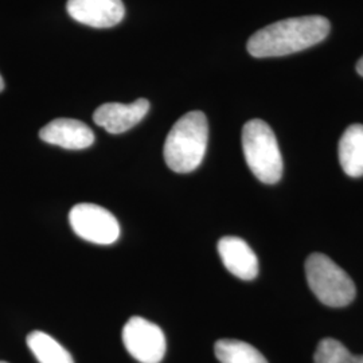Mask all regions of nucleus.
<instances>
[{
  "label": "nucleus",
  "instance_id": "obj_1",
  "mask_svg": "<svg viewBox=\"0 0 363 363\" xmlns=\"http://www.w3.org/2000/svg\"><path fill=\"white\" fill-rule=\"evenodd\" d=\"M330 28L328 19L319 15L283 19L255 33L247 40V52L256 58L301 52L327 38Z\"/></svg>",
  "mask_w": 363,
  "mask_h": 363
},
{
  "label": "nucleus",
  "instance_id": "obj_2",
  "mask_svg": "<svg viewBox=\"0 0 363 363\" xmlns=\"http://www.w3.org/2000/svg\"><path fill=\"white\" fill-rule=\"evenodd\" d=\"M208 142L206 115L193 111L182 116L169 130L164 143V160L174 172L187 174L198 169Z\"/></svg>",
  "mask_w": 363,
  "mask_h": 363
},
{
  "label": "nucleus",
  "instance_id": "obj_3",
  "mask_svg": "<svg viewBox=\"0 0 363 363\" xmlns=\"http://www.w3.org/2000/svg\"><path fill=\"white\" fill-rule=\"evenodd\" d=\"M242 150L247 167L262 183L274 184L283 177V156L272 128L262 120L247 121L242 130Z\"/></svg>",
  "mask_w": 363,
  "mask_h": 363
},
{
  "label": "nucleus",
  "instance_id": "obj_4",
  "mask_svg": "<svg viewBox=\"0 0 363 363\" xmlns=\"http://www.w3.org/2000/svg\"><path fill=\"white\" fill-rule=\"evenodd\" d=\"M306 276L315 296L328 307H346L355 298L352 279L325 255L313 253L307 259Z\"/></svg>",
  "mask_w": 363,
  "mask_h": 363
},
{
  "label": "nucleus",
  "instance_id": "obj_5",
  "mask_svg": "<svg viewBox=\"0 0 363 363\" xmlns=\"http://www.w3.org/2000/svg\"><path fill=\"white\" fill-rule=\"evenodd\" d=\"M69 222L79 238L97 245H111L120 237L116 217L94 203H78L69 213Z\"/></svg>",
  "mask_w": 363,
  "mask_h": 363
},
{
  "label": "nucleus",
  "instance_id": "obj_6",
  "mask_svg": "<svg viewBox=\"0 0 363 363\" xmlns=\"http://www.w3.org/2000/svg\"><path fill=\"white\" fill-rule=\"evenodd\" d=\"M123 343L130 357L140 363H160L166 354V337L159 325L133 316L123 328Z\"/></svg>",
  "mask_w": 363,
  "mask_h": 363
},
{
  "label": "nucleus",
  "instance_id": "obj_7",
  "mask_svg": "<svg viewBox=\"0 0 363 363\" xmlns=\"http://www.w3.org/2000/svg\"><path fill=\"white\" fill-rule=\"evenodd\" d=\"M66 9L74 21L96 28L116 26L125 15L121 0H67Z\"/></svg>",
  "mask_w": 363,
  "mask_h": 363
},
{
  "label": "nucleus",
  "instance_id": "obj_8",
  "mask_svg": "<svg viewBox=\"0 0 363 363\" xmlns=\"http://www.w3.org/2000/svg\"><path fill=\"white\" fill-rule=\"evenodd\" d=\"M150 111V103L145 99H139L132 104L108 103L100 105L93 120L99 127H103L106 132L118 135L133 128L143 120Z\"/></svg>",
  "mask_w": 363,
  "mask_h": 363
},
{
  "label": "nucleus",
  "instance_id": "obj_9",
  "mask_svg": "<svg viewBox=\"0 0 363 363\" xmlns=\"http://www.w3.org/2000/svg\"><path fill=\"white\" fill-rule=\"evenodd\" d=\"M45 143L65 150H85L94 143L93 130L82 121L74 118H55L39 130Z\"/></svg>",
  "mask_w": 363,
  "mask_h": 363
},
{
  "label": "nucleus",
  "instance_id": "obj_10",
  "mask_svg": "<svg viewBox=\"0 0 363 363\" xmlns=\"http://www.w3.org/2000/svg\"><path fill=\"white\" fill-rule=\"evenodd\" d=\"M222 264L229 272L241 280H253L259 274V259L252 247L240 237H222L218 241Z\"/></svg>",
  "mask_w": 363,
  "mask_h": 363
},
{
  "label": "nucleus",
  "instance_id": "obj_11",
  "mask_svg": "<svg viewBox=\"0 0 363 363\" xmlns=\"http://www.w3.org/2000/svg\"><path fill=\"white\" fill-rule=\"evenodd\" d=\"M339 162L343 171L352 178L363 177V125H350L339 142Z\"/></svg>",
  "mask_w": 363,
  "mask_h": 363
},
{
  "label": "nucleus",
  "instance_id": "obj_12",
  "mask_svg": "<svg viewBox=\"0 0 363 363\" xmlns=\"http://www.w3.org/2000/svg\"><path fill=\"white\" fill-rule=\"evenodd\" d=\"M26 342L39 363H74L70 352L46 333L33 331Z\"/></svg>",
  "mask_w": 363,
  "mask_h": 363
},
{
  "label": "nucleus",
  "instance_id": "obj_13",
  "mask_svg": "<svg viewBox=\"0 0 363 363\" xmlns=\"http://www.w3.org/2000/svg\"><path fill=\"white\" fill-rule=\"evenodd\" d=\"M214 351L220 363H268L257 349L242 340L220 339Z\"/></svg>",
  "mask_w": 363,
  "mask_h": 363
},
{
  "label": "nucleus",
  "instance_id": "obj_14",
  "mask_svg": "<svg viewBox=\"0 0 363 363\" xmlns=\"http://www.w3.org/2000/svg\"><path fill=\"white\" fill-rule=\"evenodd\" d=\"M315 363H363V355H354L337 339L320 340L313 357Z\"/></svg>",
  "mask_w": 363,
  "mask_h": 363
},
{
  "label": "nucleus",
  "instance_id": "obj_15",
  "mask_svg": "<svg viewBox=\"0 0 363 363\" xmlns=\"http://www.w3.org/2000/svg\"><path fill=\"white\" fill-rule=\"evenodd\" d=\"M357 72L363 77V57L358 61V64H357Z\"/></svg>",
  "mask_w": 363,
  "mask_h": 363
},
{
  "label": "nucleus",
  "instance_id": "obj_16",
  "mask_svg": "<svg viewBox=\"0 0 363 363\" xmlns=\"http://www.w3.org/2000/svg\"><path fill=\"white\" fill-rule=\"evenodd\" d=\"M4 89V81H3V78L0 76V91H3Z\"/></svg>",
  "mask_w": 363,
  "mask_h": 363
},
{
  "label": "nucleus",
  "instance_id": "obj_17",
  "mask_svg": "<svg viewBox=\"0 0 363 363\" xmlns=\"http://www.w3.org/2000/svg\"><path fill=\"white\" fill-rule=\"evenodd\" d=\"M0 363H7V362H0Z\"/></svg>",
  "mask_w": 363,
  "mask_h": 363
}]
</instances>
